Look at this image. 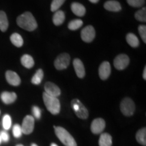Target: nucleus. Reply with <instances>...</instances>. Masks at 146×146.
<instances>
[{"label":"nucleus","mask_w":146,"mask_h":146,"mask_svg":"<svg viewBox=\"0 0 146 146\" xmlns=\"http://www.w3.org/2000/svg\"><path fill=\"white\" fill-rule=\"evenodd\" d=\"M83 22L81 20L74 19L69 23L68 27V29L71 31H75V30H77V29H79L80 27L83 26Z\"/></svg>","instance_id":"a878e982"},{"label":"nucleus","mask_w":146,"mask_h":146,"mask_svg":"<svg viewBox=\"0 0 146 146\" xmlns=\"http://www.w3.org/2000/svg\"><path fill=\"white\" fill-rule=\"evenodd\" d=\"M106 127L105 120L103 118H98L93 120L91 125V130L94 134H100Z\"/></svg>","instance_id":"9d476101"},{"label":"nucleus","mask_w":146,"mask_h":146,"mask_svg":"<svg viewBox=\"0 0 146 146\" xmlns=\"http://www.w3.org/2000/svg\"><path fill=\"white\" fill-rule=\"evenodd\" d=\"M10 41L16 47H21L23 45V39L22 36L18 33H14L10 36Z\"/></svg>","instance_id":"b1692460"},{"label":"nucleus","mask_w":146,"mask_h":146,"mask_svg":"<svg viewBox=\"0 0 146 146\" xmlns=\"http://www.w3.org/2000/svg\"><path fill=\"white\" fill-rule=\"evenodd\" d=\"M136 139L138 143L141 145L145 146L146 145V129L145 127L142 128L137 131L136 134Z\"/></svg>","instance_id":"5701e85b"},{"label":"nucleus","mask_w":146,"mask_h":146,"mask_svg":"<svg viewBox=\"0 0 146 146\" xmlns=\"http://www.w3.org/2000/svg\"><path fill=\"white\" fill-rule=\"evenodd\" d=\"M31 146H38V145H36V144H35V143H33L32 145H31Z\"/></svg>","instance_id":"4c0bfd02"},{"label":"nucleus","mask_w":146,"mask_h":146,"mask_svg":"<svg viewBox=\"0 0 146 146\" xmlns=\"http://www.w3.org/2000/svg\"><path fill=\"white\" fill-rule=\"evenodd\" d=\"M120 111L122 113L127 116H130L134 114L135 110V105L134 102L131 98H125L122 100L120 105Z\"/></svg>","instance_id":"39448f33"},{"label":"nucleus","mask_w":146,"mask_h":146,"mask_svg":"<svg viewBox=\"0 0 146 146\" xmlns=\"http://www.w3.org/2000/svg\"><path fill=\"white\" fill-rule=\"evenodd\" d=\"M111 73L110 64L108 62L105 61L101 64L99 67V76L101 79L106 80Z\"/></svg>","instance_id":"f8f14e48"},{"label":"nucleus","mask_w":146,"mask_h":146,"mask_svg":"<svg viewBox=\"0 0 146 146\" xmlns=\"http://www.w3.org/2000/svg\"><path fill=\"white\" fill-rule=\"evenodd\" d=\"M21 64L25 68H31L34 66V60L30 55L25 54L22 56L21 58Z\"/></svg>","instance_id":"aec40b11"},{"label":"nucleus","mask_w":146,"mask_h":146,"mask_svg":"<svg viewBox=\"0 0 146 146\" xmlns=\"http://www.w3.org/2000/svg\"><path fill=\"white\" fill-rule=\"evenodd\" d=\"M2 125L5 130H9L10 129L11 125H12V120H11L10 115H4L2 120Z\"/></svg>","instance_id":"cd10ccee"},{"label":"nucleus","mask_w":146,"mask_h":146,"mask_svg":"<svg viewBox=\"0 0 146 146\" xmlns=\"http://www.w3.org/2000/svg\"><path fill=\"white\" fill-rule=\"evenodd\" d=\"M143 78H144V80H146V67L145 66L143 70Z\"/></svg>","instance_id":"f704fd0d"},{"label":"nucleus","mask_w":146,"mask_h":146,"mask_svg":"<svg viewBox=\"0 0 146 146\" xmlns=\"http://www.w3.org/2000/svg\"><path fill=\"white\" fill-rule=\"evenodd\" d=\"M139 33L144 43H146V27L145 25H140L138 28Z\"/></svg>","instance_id":"2f4dec72"},{"label":"nucleus","mask_w":146,"mask_h":146,"mask_svg":"<svg viewBox=\"0 0 146 146\" xmlns=\"http://www.w3.org/2000/svg\"><path fill=\"white\" fill-rule=\"evenodd\" d=\"M81 36L83 41L86 43H91L96 36V31L92 26L89 25V26L85 27L81 31Z\"/></svg>","instance_id":"1a4fd4ad"},{"label":"nucleus","mask_w":146,"mask_h":146,"mask_svg":"<svg viewBox=\"0 0 146 146\" xmlns=\"http://www.w3.org/2000/svg\"><path fill=\"white\" fill-rule=\"evenodd\" d=\"M5 78L9 84L13 86H18L21 84V78L15 72L8 70L5 73Z\"/></svg>","instance_id":"ddd939ff"},{"label":"nucleus","mask_w":146,"mask_h":146,"mask_svg":"<svg viewBox=\"0 0 146 146\" xmlns=\"http://www.w3.org/2000/svg\"><path fill=\"white\" fill-rule=\"evenodd\" d=\"M50 146H58L57 144H56V143H52L51 144V145Z\"/></svg>","instance_id":"e433bc0d"},{"label":"nucleus","mask_w":146,"mask_h":146,"mask_svg":"<svg viewBox=\"0 0 146 146\" xmlns=\"http://www.w3.org/2000/svg\"><path fill=\"white\" fill-rule=\"evenodd\" d=\"M43 78V71L42 69H39L34 74L31 79V83L34 85H39Z\"/></svg>","instance_id":"393cba45"},{"label":"nucleus","mask_w":146,"mask_h":146,"mask_svg":"<svg viewBox=\"0 0 146 146\" xmlns=\"http://www.w3.org/2000/svg\"><path fill=\"white\" fill-rule=\"evenodd\" d=\"M71 10L75 15L82 17L85 16L86 10L83 5L78 2H73L71 4Z\"/></svg>","instance_id":"dca6fc26"},{"label":"nucleus","mask_w":146,"mask_h":146,"mask_svg":"<svg viewBox=\"0 0 146 146\" xmlns=\"http://www.w3.org/2000/svg\"><path fill=\"white\" fill-rule=\"evenodd\" d=\"M32 112L33 114L34 117H35L36 119H39L41 116V111L39 107L33 106L32 108Z\"/></svg>","instance_id":"473e14b6"},{"label":"nucleus","mask_w":146,"mask_h":146,"mask_svg":"<svg viewBox=\"0 0 146 146\" xmlns=\"http://www.w3.org/2000/svg\"><path fill=\"white\" fill-rule=\"evenodd\" d=\"M73 66L78 77L81 78H83L85 75V70L83 63L82 62L81 60L78 58H75L73 61Z\"/></svg>","instance_id":"4468645a"},{"label":"nucleus","mask_w":146,"mask_h":146,"mask_svg":"<svg viewBox=\"0 0 146 146\" xmlns=\"http://www.w3.org/2000/svg\"><path fill=\"white\" fill-rule=\"evenodd\" d=\"M43 99L47 110L52 114H58L60 111V102L58 98L50 96L44 92L43 94Z\"/></svg>","instance_id":"7ed1b4c3"},{"label":"nucleus","mask_w":146,"mask_h":146,"mask_svg":"<svg viewBox=\"0 0 146 146\" xmlns=\"http://www.w3.org/2000/svg\"><path fill=\"white\" fill-rule=\"evenodd\" d=\"M35 127V118L32 116H27L24 118L21 129L23 133L29 135L33 132Z\"/></svg>","instance_id":"6e6552de"},{"label":"nucleus","mask_w":146,"mask_h":146,"mask_svg":"<svg viewBox=\"0 0 146 146\" xmlns=\"http://www.w3.org/2000/svg\"><path fill=\"white\" fill-rule=\"evenodd\" d=\"M0 137L1 138V141L4 142H8L9 141V139H10L9 134L5 131H1V133H0Z\"/></svg>","instance_id":"72a5a7b5"},{"label":"nucleus","mask_w":146,"mask_h":146,"mask_svg":"<svg viewBox=\"0 0 146 146\" xmlns=\"http://www.w3.org/2000/svg\"><path fill=\"white\" fill-rule=\"evenodd\" d=\"M89 1L93 3H97L99 1V0H89Z\"/></svg>","instance_id":"c9c22d12"},{"label":"nucleus","mask_w":146,"mask_h":146,"mask_svg":"<svg viewBox=\"0 0 146 146\" xmlns=\"http://www.w3.org/2000/svg\"><path fill=\"white\" fill-rule=\"evenodd\" d=\"M112 138L108 133H103L100 136L99 139L100 146H112Z\"/></svg>","instance_id":"6ab92c4d"},{"label":"nucleus","mask_w":146,"mask_h":146,"mask_svg":"<svg viewBox=\"0 0 146 146\" xmlns=\"http://www.w3.org/2000/svg\"><path fill=\"white\" fill-rule=\"evenodd\" d=\"M65 14L62 10H57L55 12L53 16V23L56 26H60L64 22Z\"/></svg>","instance_id":"a211bd4d"},{"label":"nucleus","mask_w":146,"mask_h":146,"mask_svg":"<svg viewBox=\"0 0 146 146\" xmlns=\"http://www.w3.org/2000/svg\"><path fill=\"white\" fill-rule=\"evenodd\" d=\"M126 40H127L128 44L132 47H137L139 46V39L137 38V36L135 34H133V33L127 34V36H126Z\"/></svg>","instance_id":"412c9836"},{"label":"nucleus","mask_w":146,"mask_h":146,"mask_svg":"<svg viewBox=\"0 0 146 146\" xmlns=\"http://www.w3.org/2000/svg\"><path fill=\"white\" fill-rule=\"evenodd\" d=\"M135 17L136 20L138 21L143 22V23H145L146 22V8L144 7L141 10H138L136 12L135 14Z\"/></svg>","instance_id":"bb28decb"},{"label":"nucleus","mask_w":146,"mask_h":146,"mask_svg":"<svg viewBox=\"0 0 146 146\" xmlns=\"http://www.w3.org/2000/svg\"><path fill=\"white\" fill-rule=\"evenodd\" d=\"M54 129L56 136L65 146H77L74 139L64 128L54 127Z\"/></svg>","instance_id":"f03ea898"},{"label":"nucleus","mask_w":146,"mask_h":146,"mask_svg":"<svg viewBox=\"0 0 146 146\" xmlns=\"http://www.w3.org/2000/svg\"><path fill=\"white\" fill-rule=\"evenodd\" d=\"M12 132H13L14 136L16 138H19L22 136V134H23V131H22L21 127L18 124L14 125L13 129H12Z\"/></svg>","instance_id":"7c9ffc66"},{"label":"nucleus","mask_w":146,"mask_h":146,"mask_svg":"<svg viewBox=\"0 0 146 146\" xmlns=\"http://www.w3.org/2000/svg\"><path fill=\"white\" fill-rule=\"evenodd\" d=\"M45 93L50 96L56 97L57 98L61 94V91L56 84L52 83V82H47L45 84L44 86Z\"/></svg>","instance_id":"9b49d317"},{"label":"nucleus","mask_w":146,"mask_h":146,"mask_svg":"<svg viewBox=\"0 0 146 146\" xmlns=\"http://www.w3.org/2000/svg\"><path fill=\"white\" fill-rule=\"evenodd\" d=\"M8 28V21L6 14L3 11H0V30L5 32Z\"/></svg>","instance_id":"4be33fe9"},{"label":"nucleus","mask_w":146,"mask_h":146,"mask_svg":"<svg viewBox=\"0 0 146 146\" xmlns=\"http://www.w3.org/2000/svg\"><path fill=\"white\" fill-rule=\"evenodd\" d=\"M16 23L21 28L28 31H35L37 27V23L35 18L29 12H25L18 16L16 20Z\"/></svg>","instance_id":"f257e3e1"},{"label":"nucleus","mask_w":146,"mask_h":146,"mask_svg":"<svg viewBox=\"0 0 146 146\" xmlns=\"http://www.w3.org/2000/svg\"><path fill=\"white\" fill-rule=\"evenodd\" d=\"M66 0H53L51 3V11L56 12L63 5Z\"/></svg>","instance_id":"c85d7f7f"},{"label":"nucleus","mask_w":146,"mask_h":146,"mask_svg":"<svg viewBox=\"0 0 146 146\" xmlns=\"http://www.w3.org/2000/svg\"><path fill=\"white\" fill-rule=\"evenodd\" d=\"M1 141H1V137H0V143H1Z\"/></svg>","instance_id":"58836bf2"},{"label":"nucleus","mask_w":146,"mask_h":146,"mask_svg":"<svg viewBox=\"0 0 146 146\" xmlns=\"http://www.w3.org/2000/svg\"><path fill=\"white\" fill-rule=\"evenodd\" d=\"M70 61V55L67 53H63V54H60L54 61L55 68L58 70H64L68 66Z\"/></svg>","instance_id":"423d86ee"},{"label":"nucleus","mask_w":146,"mask_h":146,"mask_svg":"<svg viewBox=\"0 0 146 146\" xmlns=\"http://www.w3.org/2000/svg\"><path fill=\"white\" fill-rule=\"evenodd\" d=\"M129 64V58L126 54H120L114 60V67L118 70L125 69Z\"/></svg>","instance_id":"0eeeda50"},{"label":"nucleus","mask_w":146,"mask_h":146,"mask_svg":"<svg viewBox=\"0 0 146 146\" xmlns=\"http://www.w3.org/2000/svg\"><path fill=\"white\" fill-rule=\"evenodd\" d=\"M17 96L15 93L14 92H8V91H4L1 94V99L3 103L5 104H10L16 101Z\"/></svg>","instance_id":"f3484780"},{"label":"nucleus","mask_w":146,"mask_h":146,"mask_svg":"<svg viewBox=\"0 0 146 146\" xmlns=\"http://www.w3.org/2000/svg\"><path fill=\"white\" fill-rule=\"evenodd\" d=\"M128 4L134 8H139L145 3V0H127Z\"/></svg>","instance_id":"c756f323"},{"label":"nucleus","mask_w":146,"mask_h":146,"mask_svg":"<svg viewBox=\"0 0 146 146\" xmlns=\"http://www.w3.org/2000/svg\"><path fill=\"white\" fill-rule=\"evenodd\" d=\"M71 106L74 113L78 118L81 119H87L89 116V112L80 100L74 99L71 102Z\"/></svg>","instance_id":"20e7f679"},{"label":"nucleus","mask_w":146,"mask_h":146,"mask_svg":"<svg viewBox=\"0 0 146 146\" xmlns=\"http://www.w3.org/2000/svg\"><path fill=\"white\" fill-rule=\"evenodd\" d=\"M16 146H24V145H21V144H19V145H17Z\"/></svg>","instance_id":"ea45409f"},{"label":"nucleus","mask_w":146,"mask_h":146,"mask_svg":"<svg viewBox=\"0 0 146 146\" xmlns=\"http://www.w3.org/2000/svg\"><path fill=\"white\" fill-rule=\"evenodd\" d=\"M104 6L106 10L110 11V12H119L122 9L120 3L115 0H110V1H106Z\"/></svg>","instance_id":"2eb2a0df"}]
</instances>
